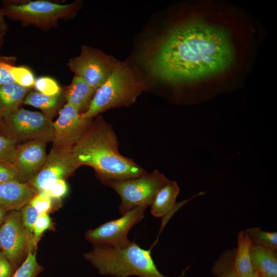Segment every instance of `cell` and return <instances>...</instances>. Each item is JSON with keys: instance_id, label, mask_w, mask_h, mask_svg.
Returning <instances> with one entry per match:
<instances>
[{"instance_id": "obj_1", "label": "cell", "mask_w": 277, "mask_h": 277, "mask_svg": "<svg viewBox=\"0 0 277 277\" xmlns=\"http://www.w3.org/2000/svg\"><path fill=\"white\" fill-rule=\"evenodd\" d=\"M229 31L201 19L182 21L148 43L141 60L154 77L180 84L207 79L226 72L235 51Z\"/></svg>"}, {"instance_id": "obj_2", "label": "cell", "mask_w": 277, "mask_h": 277, "mask_svg": "<svg viewBox=\"0 0 277 277\" xmlns=\"http://www.w3.org/2000/svg\"><path fill=\"white\" fill-rule=\"evenodd\" d=\"M71 150L80 166L91 167L105 185L148 173L120 153L117 137L112 126L101 115L92 121L85 134Z\"/></svg>"}, {"instance_id": "obj_3", "label": "cell", "mask_w": 277, "mask_h": 277, "mask_svg": "<svg viewBox=\"0 0 277 277\" xmlns=\"http://www.w3.org/2000/svg\"><path fill=\"white\" fill-rule=\"evenodd\" d=\"M88 261L102 275L113 277H171L162 274L151 256V248H142L133 242L120 246L94 245L92 250L84 253ZM188 267L181 274L183 277Z\"/></svg>"}, {"instance_id": "obj_4", "label": "cell", "mask_w": 277, "mask_h": 277, "mask_svg": "<svg viewBox=\"0 0 277 277\" xmlns=\"http://www.w3.org/2000/svg\"><path fill=\"white\" fill-rule=\"evenodd\" d=\"M146 88L138 69L121 62L106 82L96 90L86 110L80 114L81 117L92 120L108 109L130 106Z\"/></svg>"}, {"instance_id": "obj_5", "label": "cell", "mask_w": 277, "mask_h": 277, "mask_svg": "<svg viewBox=\"0 0 277 277\" xmlns=\"http://www.w3.org/2000/svg\"><path fill=\"white\" fill-rule=\"evenodd\" d=\"M169 180L157 170L140 176L122 181H114L106 185L120 195L121 203L118 210L121 215L135 207L150 206L157 191Z\"/></svg>"}, {"instance_id": "obj_6", "label": "cell", "mask_w": 277, "mask_h": 277, "mask_svg": "<svg viewBox=\"0 0 277 277\" xmlns=\"http://www.w3.org/2000/svg\"><path fill=\"white\" fill-rule=\"evenodd\" d=\"M121 62L97 49L83 46L80 55L68 63L70 70L96 90L107 80Z\"/></svg>"}, {"instance_id": "obj_7", "label": "cell", "mask_w": 277, "mask_h": 277, "mask_svg": "<svg viewBox=\"0 0 277 277\" xmlns=\"http://www.w3.org/2000/svg\"><path fill=\"white\" fill-rule=\"evenodd\" d=\"M3 126L9 136L16 141L47 138L52 141V122L45 114L24 108H17L2 117Z\"/></svg>"}, {"instance_id": "obj_8", "label": "cell", "mask_w": 277, "mask_h": 277, "mask_svg": "<svg viewBox=\"0 0 277 277\" xmlns=\"http://www.w3.org/2000/svg\"><path fill=\"white\" fill-rule=\"evenodd\" d=\"M77 6L76 3L61 5L46 1H35L7 6L4 12L24 22L39 27H48L60 18L72 14Z\"/></svg>"}, {"instance_id": "obj_9", "label": "cell", "mask_w": 277, "mask_h": 277, "mask_svg": "<svg viewBox=\"0 0 277 277\" xmlns=\"http://www.w3.org/2000/svg\"><path fill=\"white\" fill-rule=\"evenodd\" d=\"M148 207H135L121 217L88 230L85 238L94 245L120 246L127 244L130 242L128 238L129 230L144 218L145 211Z\"/></svg>"}, {"instance_id": "obj_10", "label": "cell", "mask_w": 277, "mask_h": 277, "mask_svg": "<svg viewBox=\"0 0 277 277\" xmlns=\"http://www.w3.org/2000/svg\"><path fill=\"white\" fill-rule=\"evenodd\" d=\"M80 165L71 150L52 147L39 172L29 182L38 192L50 188L58 180L72 174Z\"/></svg>"}, {"instance_id": "obj_11", "label": "cell", "mask_w": 277, "mask_h": 277, "mask_svg": "<svg viewBox=\"0 0 277 277\" xmlns=\"http://www.w3.org/2000/svg\"><path fill=\"white\" fill-rule=\"evenodd\" d=\"M80 113L67 103L62 108L56 120L52 123L53 146L57 149L71 150L88 129L92 120L83 119Z\"/></svg>"}, {"instance_id": "obj_12", "label": "cell", "mask_w": 277, "mask_h": 277, "mask_svg": "<svg viewBox=\"0 0 277 277\" xmlns=\"http://www.w3.org/2000/svg\"><path fill=\"white\" fill-rule=\"evenodd\" d=\"M27 248L32 249V238L22 225L21 212L11 211L0 226V251L16 267Z\"/></svg>"}, {"instance_id": "obj_13", "label": "cell", "mask_w": 277, "mask_h": 277, "mask_svg": "<svg viewBox=\"0 0 277 277\" xmlns=\"http://www.w3.org/2000/svg\"><path fill=\"white\" fill-rule=\"evenodd\" d=\"M50 141L37 138L16 146L13 164L18 175V181H30L39 172L45 162L46 146Z\"/></svg>"}, {"instance_id": "obj_14", "label": "cell", "mask_w": 277, "mask_h": 277, "mask_svg": "<svg viewBox=\"0 0 277 277\" xmlns=\"http://www.w3.org/2000/svg\"><path fill=\"white\" fill-rule=\"evenodd\" d=\"M38 192L30 184L18 181L0 183V206L7 211H18Z\"/></svg>"}, {"instance_id": "obj_15", "label": "cell", "mask_w": 277, "mask_h": 277, "mask_svg": "<svg viewBox=\"0 0 277 277\" xmlns=\"http://www.w3.org/2000/svg\"><path fill=\"white\" fill-rule=\"evenodd\" d=\"M180 188L175 181L169 180L156 193L151 204V213L155 217H163L188 201L176 204Z\"/></svg>"}, {"instance_id": "obj_16", "label": "cell", "mask_w": 277, "mask_h": 277, "mask_svg": "<svg viewBox=\"0 0 277 277\" xmlns=\"http://www.w3.org/2000/svg\"><path fill=\"white\" fill-rule=\"evenodd\" d=\"M251 264L259 277H277L276 251L251 244Z\"/></svg>"}, {"instance_id": "obj_17", "label": "cell", "mask_w": 277, "mask_h": 277, "mask_svg": "<svg viewBox=\"0 0 277 277\" xmlns=\"http://www.w3.org/2000/svg\"><path fill=\"white\" fill-rule=\"evenodd\" d=\"M95 91L82 77L75 75L67 88L65 97L67 103L73 106L80 113L82 110H86Z\"/></svg>"}, {"instance_id": "obj_18", "label": "cell", "mask_w": 277, "mask_h": 277, "mask_svg": "<svg viewBox=\"0 0 277 277\" xmlns=\"http://www.w3.org/2000/svg\"><path fill=\"white\" fill-rule=\"evenodd\" d=\"M28 90L16 83L0 86V117L19 108Z\"/></svg>"}, {"instance_id": "obj_19", "label": "cell", "mask_w": 277, "mask_h": 277, "mask_svg": "<svg viewBox=\"0 0 277 277\" xmlns=\"http://www.w3.org/2000/svg\"><path fill=\"white\" fill-rule=\"evenodd\" d=\"M251 246L245 230L240 231L234 256V266L239 276L248 275L255 272L251 261Z\"/></svg>"}, {"instance_id": "obj_20", "label": "cell", "mask_w": 277, "mask_h": 277, "mask_svg": "<svg viewBox=\"0 0 277 277\" xmlns=\"http://www.w3.org/2000/svg\"><path fill=\"white\" fill-rule=\"evenodd\" d=\"M235 248L225 250L214 262L211 272L215 277H239L234 266Z\"/></svg>"}, {"instance_id": "obj_21", "label": "cell", "mask_w": 277, "mask_h": 277, "mask_svg": "<svg viewBox=\"0 0 277 277\" xmlns=\"http://www.w3.org/2000/svg\"><path fill=\"white\" fill-rule=\"evenodd\" d=\"M251 244L277 250V232L264 231L260 227H252L245 230Z\"/></svg>"}, {"instance_id": "obj_22", "label": "cell", "mask_w": 277, "mask_h": 277, "mask_svg": "<svg viewBox=\"0 0 277 277\" xmlns=\"http://www.w3.org/2000/svg\"><path fill=\"white\" fill-rule=\"evenodd\" d=\"M60 103L58 95L49 96L38 92H31L24 98L23 103L39 108L45 112L55 109Z\"/></svg>"}, {"instance_id": "obj_23", "label": "cell", "mask_w": 277, "mask_h": 277, "mask_svg": "<svg viewBox=\"0 0 277 277\" xmlns=\"http://www.w3.org/2000/svg\"><path fill=\"white\" fill-rule=\"evenodd\" d=\"M0 66L10 74L15 83L29 88L34 85L35 79L28 68L13 66L3 62H0Z\"/></svg>"}, {"instance_id": "obj_24", "label": "cell", "mask_w": 277, "mask_h": 277, "mask_svg": "<svg viewBox=\"0 0 277 277\" xmlns=\"http://www.w3.org/2000/svg\"><path fill=\"white\" fill-rule=\"evenodd\" d=\"M42 270V267L37 263L35 253L29 249L26 259L12 277H36Z\"/></svg>"}, {"instance_id": "obj_25", "label": "cell", "mask_w": 277, "mask_h": 277, "mask_svg": "<svg viewBox=\"0 0 277 277\" xmlns=\"http://www.w3.org/2000/svg\"><path fill=\"white\" fill-rule=\"evenodd\" d=\"M41 214L29 203L21 209V215L22 225L28 234L32 238V240L33 235L34 225L37 218Z\"/></svg>"}, {"instance_id": "obj_26", "label": "cell", "mask_w": 277, "mask_h": 277, "mask_svg": "<svg viewBox=\"0 0 277 277\" xmlns=\"http://www.w3.org/2000/svg\"><path fill=\"white\" fill-rule=\"evenodd\" d=\"M16 141L8 136L0 135V162L13 164Z\"/></svg>"}, {"instance_id": "obj_27", "label": "cell", "mask_w": 277, "mask_h": 277, "mask_svg": "<svg viewBox=\"0 0 277 277\" xmlns=\"http://www.w3.org/2000/svg\"><path fill=\"white\" fill-rule=\"evenodd\" d=\"M33 86L38 92L49 96L58 95L61 91L57 82L53 78L47 76L36 79Z\"/></svg>"}, {"instance_id": "obj_28", "label": "cell", "mask_w": 277, "mask_h": 277, "mask_svg": "<svg viewBox=\"0 0 277 277\" xmlns=\"http://www.w3.org/2000/svg\"><path fill=\"white\" fill-rule=\"evenodd\" d=\"M52 227L51 220L48 213H41L37 218L33 227L32 248H34L42 234Z\"/></svg>"}, {"instance_id": "obj_29", "label": "cell", "mask_w": 277, "mask_h": 277, "mask_svg": "<svg viewBox=\"0 0 277 277\" xmlns=\"http://www.w3.org/2000/svg\"><path fill=\"white\" fill-rule=\"evenodd\" d=\"M41 213H47L52 207V199L44 191L38 192L28 203Z\"/></svg>"}, {"instance_id": "obj_30", "label": "cell", "mask_w": 277, "mask_h": 277, "mask_svg": "<svg viewBox=\"0 0 277 277\" xmlns=\"http://www.w3.org/2000/svg\"><path fill=\"white\" fill-rule=\"evenodd\" d=\"M18 181L17 170L13 164L0 162V183Z\"/></svg>"}, {"instance_id": "obj_31", "label": "cell", "mask_w": 277, "mask_h": 277, "mask_svg": "<svg viewBox=\"0 0 277 277\" xmlns=\"http://www.w3.org/2000/svg\"><path fill=\"white\" fill-rule=\"evenodd\" d=\"M68 186L64 179L57 180L49 189L45 191L51 199H61L67 193Z\"/></svg>"}, {"instance_id": "obj_32", "label": "cell", "mask_w": 277, "mask_h": 277, "mask_svg": "<svg viewBox=\"0 0 277 277\" xmlns=\"http://www.w3.org/2000/svg\"><path fill=\"white\" fill-rule=\"evenodd\" d=\"M14 266L0 251V277H12L15 271Z\"/></svg>"}, {"instance_id": "obj_33", "label": "cell", "mask_w": 277, "mask_h": 277, "mask_svg": "<svg viewBox=\"0 0 277 277\" xmlns=\"http://www.w3.org/2000/svg\"><path fill=\"white\" fill-rule=\"evenodd\" d=\"M15 83L10 74L0 66V86Z\"/></svg>"}, {"instance_id": "obj_34", "label": "cell", "mask_w": 277, "mask_h": 277, "mask_svg": "<svg viewBox=\"0 0 277 277\" xmlns=\"http://www.w3.org/2000/svg\"><path fill=\"white\" fill-rule=\"evenodd\" d=\"M8 211L4 208L0 206V226L4 222Z\"/></svg>"}, {"instance_id": "obj_35", "label": "cell", "mask_w": 277, "mask_h": 277, "mask_svg": "<svg viewBox=\"0 0 277 277\" xmlns=\"http://www.w3.org/2000/svg\"><path fill=\"white\" fill-rule=\"evenodd\" d=\"M239 277H259V276L256 274L255 272L254 273L248 275H244V276H239Z\"/></svg>"}, {"instance_id": "obj_36", "label": "cell", "mask_w": 277, "mask_h": 277, "mask_svg": "<svg viewBox=\"0 0 277 277\" xmlns=\"http://www.w3.org/2000/svg\"><path fill=\"white\" fill-rule=\"evenodd\" d=\"M2 19H0V30H2Z\"/></svg>"}, {"instance_id": "obj_37", "label": "cell", "mask_w": 277, "mask_h": 277, "mask_svg": "<svg viewBox=\"0 0 277 277\" xmlns=\"http://www.w3.org/2000/svg\"><path fill=\"white\" fill-rule=\"evenodd\" d=\"M2 30H0V38H1L2 37Z\"/></svg>"}]
</instances>
